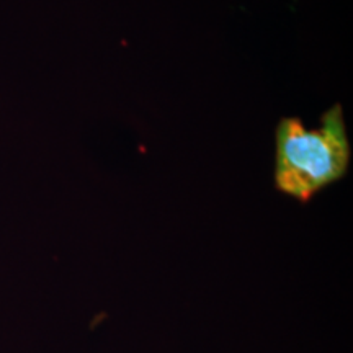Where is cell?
I'll list each match as a JSON object with an SVG mask.
<instances>
[{"mask_svg": "<svg viewBox=\"0 0 353 353\" xmlns=\"http://www.w3.org/2000/svg\"><path fill=\"white\" fill-rule=\"evenodd\" d=\"M352 145L341 103L325 110L317 128L296 117L280 120L275 131V174L278 192L307 203L347 175Z\"/></svg>", "mask_w": 353, "mask_h": 353, "instance_id": "1", "label": "cell"}]
</instances>
